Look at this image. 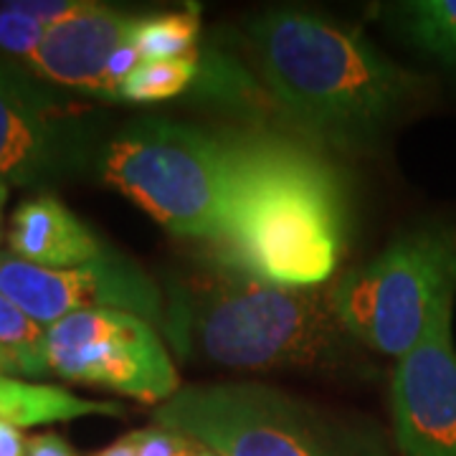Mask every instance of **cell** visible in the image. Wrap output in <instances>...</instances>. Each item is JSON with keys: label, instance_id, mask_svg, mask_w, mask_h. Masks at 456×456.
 <instances>
[{"label": "cell", "instance_id": "cell-8", "mask_svg": "<svg viewBox=\"0 0 456 456\" xmlns=\"http://www.w3.org/2000/svg\"><path fill=\"white\" fill-rule=\"evenodd\" d=\"M0 294L44 327L89 310H125L152 325H165L158 284L119 254L77 269H46L0 254Z\"/></svg>", "mask_w": 456, "mask_h": 456}, {"label": "cell", "instance_id": "cell-22", "mask_svg": "<svg viewBox=\"0 0 456 456\" xmlns=\"http://www.w3.org/2000/svg\"><path fill=\"white\" fill-rule=\"evenodd\" d=\"M0 456H28V439L5 421H0Z\"/></svg>", "mask_w": 456, "mask_h": 456}, {"label": "cell", "instance_id": "cell-9", "mask_svg": "<svg viewBox=\"0 0 456 456\" xmlns=\"http://www.w3.org/2000/svg\"><path fill=\"white\" fill-rule=\"evenodd\" d=\"M82 155L79 112L0 64V183L44 185L71 173Z\"/></svg>", "mask_w": 456, "mask_h": 456}, {"label": "cell", "instance_id": "cell-3", "mask_svg": "<svg viewBox=\"0 0 456 456\" xmlns=\"http://www.w3.org/2000/svg\"><path fill=\"white\" fill-rule=\"evenodd\" d=\"M216 365L233 370H347L360 345L332 305V281L297 289L216 264L173 294L165 325Z\"/></svg>", "mask_w": 456, "mask_h": 456}, {"label": "cell", "instance_id": "cell-17", "mask_svg": "<svg viewBox=\"0 0 456 456\" xmlns=\"http://www.w3.org/2000/svg\"><path fill=\"white\" fill-rule=\"evenodd\" d=\"M200 74L198 51L180 56V59H163V61H142L122 82L117 92V102H134V104H152L165 99L180 97Z\"/></svg>", "mask_w": 456, "mask_h": 456}, {"label": "cell", "instance_id": "cell-5", "mask_svg": "<svg viewBox=\"0 0 456 456\" xmlns=\"http://www.w3.org/2000/svg\"><path fill=\"white\" fill-rule=\"evenodd\" d=\"M155 424L218 456H391L370 426L350 424L261 383L180 388L155 411Z\"/></svg>", "mask_w": 456, "mask_h": 456}, {"label": "cell", "instance_id": "cell-19", "mask_svg": "<svg viewBox=\"0 0 456 456\" xmlns=\"http://www.w3.org/2000/svg\"><path fill=\"white\" fill-rule=\"evenodd\" d=\"M5 5L41 20L44 26H56V23L74 16V13L84 11L89 3L86 0H8Z\"/></svg>", "mask_w": 456, "mask_h": 456}, {"label": "cell", "instance_id": "cell-6", "mask_svg": "<svg viewBox=\"0 0 456 456\" xmlns=\"http://www.w3.org/2000/svg\"><path fill=\"white\" fill-rule=\"evenodd\" d=\"M454 299L456 236L436 226L401 233L370 264L332 279L342 327L365 350L395 362L454 314Z\"/></svg>", "mask_w": 456, "mask_h": 456}, {"label": "cell", "instance_id": "cell-24", "mask_svg": "<svg viewBox=\"0 0 456 456\" xmlns=\"http://www.w3.org/2000/svg\"><path fill=\"white\" fill-rule=\"evenodd\" d=\"M191 441H193V439H191ZM188 456H218V454H213L208 446H203V444L193 441V444H191V454H188Z\"/></svg>", "mask_w": 456, "mask_h": 456}, {"label": "cell", "instance_id": "cell-13", "mask_svg": "<svg viewBox=\"0 0 456 456\" xmlns=\"http://www.w3.org/2000/svg\"><path fill=\"white\" fill-rule=\"evenodd\" d=\"M125 413L127 408L117 401H92L79 398L59 386L28 383L11 375L0 378V421L16 426L20 431L31 426L77 421L86 416L122 419Z\"/></svg>", "mask_w": 456, "mask_h": 456}, {"label": "cell", "instance_id": "cell-25", "mask_svg": "<svg viewBox=\"0 0 456 456\" xmlns=\"http://www.w3.org/2000/svg\"><path fill=\"white\" fill-rule=\"evenodd\" d=\"M3 200H5V185L0 183V239H3Z\"/></svg>", "mask_w": 456, "mask_h": 456}, {"label": "cell", "instance_id": "cell-2", "mask_svg": "<svg viewBox=\"0 0 456 456\" xmlns=\"http://www.w3.org/2000/svg\"><path fill=\"white\" fill-rule=\"evenodd\" d=\"M261 74L294 125L340 150L370 147L428 94L360 31L310 11H269L248 23Z\"/></svg>", "mask_w": 456, "mask_h": 456}, {"label": "cell", "instance_id": "cell-14", "mask_svg": "<svg viewBox=\"0 0 456 456\" xmlns=\"http://www.w3.org/2000/svg\"><path fill=\"white\" fill-rule=\"evenodd\" d=\"M386 13L411 46L456 69V0H406L388 5Z\"/></svg>", "mask_w": 456, "mask_h": 456}, {"label": "cell", "instance_id": "cell-11", "mask_svg": "<svg viewBox=\"0 0 456 456\" xmlns=\"http://www.w3.org/2000/svg\"><path fill=\"white\" fill-rule=\"evenodd\" d=\"M137 20L134 13L89 3L79 13L49 26L28 64L51 84L107 99V64L114 51L130 41Z\"/></svg>", "mask_w": 456, "mask_h": 456}, {"label": "cell", "instance_id": "cell-12", "mask_svg": "<svg viewBox=\"0 0 456 456\" xmlns=\"http://www.w3.org/2000/svg\"><path fill=\"white\" fill-rule=\"evenodd\" d=\"M8 248L46 269H77L112 256L77 213L51 193L26 198L11 216Z\"/></svg>", "mask_w": 456, "mask_h": 456}, {"label": "cell", "instance_id": "cell-10", "mask_svg": "<svg viewBox=\"0 0 456 456\" xmlns=\"http://www.w3.org/2000/svg\"><path fill=\"white\" fill-rule=\"evenodd\" d=\"M454 314L444 317L413 353L395 362L391 413L403 456H456Z\"/></svg>", "mask_w": 456, "mask_h": 456}, {"label": "cell", "instance_id": "cell-23", "mask_svg": "<svg viewBox=\"0 0 456 456\" xmlns=\"http://www.w3.org/2000/svg\"><path fill=\"white\" fill-rule=\"evenodd\" d=\"M137 441H140V431H130L127 436L117 439L94 456H137Z\"/></svg>", "mask_w": 456, "mask_h": 456}, {"label": "cell", "instance_id": "cell-16", "mask_svg": "<svg viewBox=\"0 0 456 456\" xmlns=\"http://www.w3.org/2000/svg\"><path fill=\"white\" fill-rule=\"evenodd\" d=\"M198 33H200V8L188 5L183 11L140 16L132 31V44L137 46L145 61L180 59L196 51Z\"/></svg>", "mask_w": 456, "mask_h": 456}, {"label": "cell", "instance_id": "cell-26", "mask_svg": "<svg viewBox=\"0 0 456 456\" xmlns=\"http://www.w3.org/2000/svg\"><path fill=\"white\" fill-rule=\"evenodd\" d=\"M3 375H8V368H5V360L0 358V378H3Z\"/></svg>", "mask_w": 456, "mask_h": 456}, {"label": "cell", "instance_id": "cell-21", "mask_svg": "<svg viewBox=\"0 0 456 456\" xmlns=\"http://www.w3.org/2000/svg\"><path fill=\"white\" fill-rule=\"evenodd\" d=\"M28 456H77L59 434H41L28 439Z\"/></svg>", "mask_w": 456, "mask_h": 456}, {"label": "cell", "instance_id": "cell-15", "mask_svg": "<svg viewBox=\"0 0 456 456\" xmlns=\"http://www.w3.org/2000/svg\"><path fill=\"white\" fill-rule=\"evenodd\" d=\"M0 358L8 375L44 378L51 375L46 360V327L0 294Z\"/></svg>", "mask_w": 456, "mask_h": 456}, {"label": "cell", "instance_id": "cell-20", "mask_svg": "<svg viewBox=\"0 0 456 456\" xmlns=\"http://www.w3.org/2000/svg\"><path fill=\"white\" fill-rule=\"evenodd\" d=\"M193 441L178 431H170L163 426L142 428L137 441V456H188Z\"/></svg>", "mask_w": 456, "mask_h": 456}, {"label": "cell", "instance_id": "cell-18", "mask_svg": "<svg viewBox=\"0 0 456 456\" xmlns=\"http://www.w3.org/2000/svg\"><path fill=\"white\" fill-rule=\"evenodd\" d=\"M46 31L49 26H44L41 20L0 3V51L3 53L31 61L41 41L46 38Z\"/></svg>", "mask_w": 456, "mask_h": 456}, {"label": "cell", "instance_id": "cell-4", "mask_svg": "<svg viewBox=\"0 0 456 456\" xmlns=\"http://www.w3.org/2000/svg\"><path fill=\"white\" fill-rule=\"evenodd\" d=\"M231 132L142 119L104 147L102 180L170 233L221 244L233 196Z\"/></svg>", "mask_w": 456, "mask_h": 456}, {"label": "cell", "instance_id": "cell-1", "mask_svg": "<svg viewBox=\"0 0 456 456\" xmlns=\"http://www.w3.org/2000/svg\"><path fill=\"white\" fill-rule=\"evenodd\" d=\"M233 196L216 264L310 289L340 264L345 193L320 152L274 132H231Z\"/></svg>", "mask_w": 456, "mask_h": 456}, {"label": "cell", "instance_id": "cell-7", "mask_svg": "<svg viewBox=\"0 0 456 456\" xmlns=\"http://www.w3.org/2000/svg\"><path fill=\"white\" fill-rule=\"evenodd\" d=\"M51 375L145 403L180 391L175 362L155 325L125 310H89L46 327Z\"/></svg>", "mask_w": 456, "mask_h": 456}]
</instances>
